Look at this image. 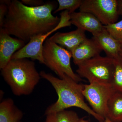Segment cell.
I'll list each match as a JSON object with an SVG mask.
<instances>
[{"label": "cell", "mask_w": 122, "mask_h": 122, "mask_svg": "<svg viewBox=\"0 0 122 122\" xmlns=\"http://www.w3.org/2000/svg\"><path fill=\"white\" fill-rule=\"evenodd\" d=\"M43 56L45 65L56 74L60 78L69 77L79 83L82 81L71 67V53L52 41L49 38L46 39L43 45Z\"/></svg>", "instance_id": "277c9868"}, {"label": "cell", "mask_w": 122, "mask_h": 122, "mask_svg": "<svg viewBox=\"0 0 122 122\" xmlns=\"http://www.w3.org/2000/svg\"><path fill=\"white\" fill-rule=\"evenodd\" d=\"M23 115L12 99H6L0 103V122H20Z\"/></svg>", "instance_id": "5bb4252c"}, {"label": "cell", "mask_w": 122, "mask_h": 122, "mask_svg": "<svg viewBox=\"0 0 122 122\" xmlns=\"http://www.w3.org/2000/svg\"><path fill=\"white\" fill-rule=\"evenodd\" d=\"M58 7L54 12V14L62 10H67L70 14L75 12L79 8L82 3V0H58Z\"/></svg>", "instance_id": "ac0fdd59"}, {"label": "cell", "mask_w": 122, "mask_h": 122, "mask_svg": "<svg viewBox=\"0 0 122 122\" xmlns=\"http://www.w3.org/2000/svg\"><path fill=\"white\" fill-rule=\"evenodd\" d=\"M112 122V121H111L110 120H109V119L107 118H106L105 119V122Z\"/></svg>", "instance_id": "cb8c5ba5"}, {"label": "cell", "mask_w": 122, "mask_h": 122, "mask_svg": "<svg viewBox=\"0 0 122 122\" xmlns=\"http://www.w3.org/2000/svg\"><path fill=\"white\" fill-rule=\"evenodd\" d=\"M24 4L30 7H38L45 4L44 1L42 0H21Z\"/></svg>", "instance_id": "44dd1931"}, {"label": "cell", "mask_w": 122, "mask_h": 122, "mask_svg": "<svg viewBox=\"0 0 122 122\" xmlns=\"http://www.w3.org/2000/svg\"><path fill=\"white\" fill-rule=\"evenodd\" d=\"M114 59V74L111 85L115 91L122 94V56L119 55Z\"/></svg>", "instance_id": "e0dca14e"}, {"label": "cell", "mask_w": 122, "mask_h": 122, "mask_svg": "<svg viewBox=\"0 0 122 122\" xmlns=\"http://www.w3.org/2000/svg\"><path fill=\"white\" fill-rule=\"evenodd\" d=\"M79 9L93 15L103 25L117 22L119 16L117 0H82Z\"/></svg>", "instance_id": "ba28073f"}, {"label": "cell", "mask_w": 122, "mask_h": 122, "mask_svg": "<svg viewBox=\"0 0 122 122\" xmlns=\"http://www.w3.org/2000/svg\"><path fill=\"white\" fill-rule=\"evenodd\" d=\"M71 24L77 28L92 34L93 36L100 32L104 28L103 25L95 16L86 12H75L70 14Z\"/></svg>", "instance_id": "30bf717a"}, {"label": "cell", "mask_w": 122, "mask_h": 122, "mask_svg": "<svg viewBox=\"0 0 122 122\" xmlns=\"http://www.w3.org/2000/svg\"><path fill=\"white\" fill-rule=\"evenodd\" d=\"M117 1L118 13L122 17V0H117Z\"/></svg>", "instance_id": "7402d4cb"}, {"label": "cell", "mask_w": 122, "mask_h": 122, "mask_svg": "<svg viewBox=\"0 0 122 122\" xmlns=\"http://www.w3.org/2000/svg\"><path fill=\"white\" fill-rule=\"evenodd\" d=\"M60 22L56 27L47 33L37 35L30 39V41L22 49L15 52L12 59L30 58L37 60L45 65L43 56V47L46 39L51 34L59 29L66 26H71L70 14L66 10L60 13Z\"/></svg>", "instance_id": "8992f818"}, {"label": "cell", "mask_w": 122, "mask_h": 122, "mask_svg": "<svg viewBox=\"0 0 122 122\" xmlns=\"http://www.w3.org/2000/svg\"><path fill=\"white\" fill-rule=\"evenodd\" d=\"M8 10V5L5 4H0V27L2 28L5 18Z\"/></svg>", "instance_id": "ffe728a7"}, {"label": "cell", "mask_w": 122, "mask_h": 122, "mask_svg": "<svg viewBox=\"0 0 122 122\" xmlns=\"http://www.w3.org/2000/svg\"><path fill=\"white\" fill-rule=\"evenodd\" d=\"M79 122H90L89 121L86 120H85L83 118H80L79 119Z\"/></svg>", "instance_id": "603a6c76"}, {"label": "cell", "mask_w": 122, "mask_h": 122, "mask_svg": "<svg viewBox=\"0 0 122 122\" xmlns=\"http://www.w3.org/2000/svg\"><path fill=\"white\" fill-rule=\"evenodd\" d=\"M46 116L45 122H79L80 119L76 112L66 110Z\"/></svg>", "instance_id": "2e32d148"}, {"label": "cell", "mask_w": 122, "mask_h": 122, "mask_svg": "<svg viewBox=\"0 0 122 122\" xmlns=\"http://www.w3.org/2000/svg\"><path fill=\"white\" fill-rule=\"evenodd\" d=\"M1 70L5 81L17 96L31 94L41 77L35 62L27 58L12 59Z\"/></svg>", "instance_id": "3957f363"}, {"label": "cell", "mask_w": 122, "mask_h": 122, "mask_svg": "<svg viewBox=\"0 0 122 122\" xmlns=\"http://www.w3.org/2000/svg\"><path fill=\"white\" fill-rule=\"evenodd\" d=\"M40 74L41 78L49 82L58 96L56 102L46 110V115L75 107L85 111L99 122H105V119L96 114L85 102L82 93L83 84L76 82L69 77L58 78L43 71Z\"/></svg>", "instance_id": "7a4b0ae2"}, {"label": "cell", "mask_w": 122, "mask_h": 122, "mask_svg": "<svg viewBox=\"0 0 122 122\" xmlns=\"http://www.w3.org/2000/svg\"><path fill=\"white\" fill-rule=\"evenodd\" d=\"M49 38L52 41L71 52L87 38L85 30L77 28L68 32H57Z\"/></svg>", "instance_id": "7c38bea8"}, {"label": "cell", "mask_w": 122, "mask_h": 122, "mask_svg": "<svg viewBox=\"0 0 122 122\" xmlns=\"http://www.w3.org/2000/svg\"></svg>", "instance_id": "484cf974"}, {"label": "cell", "mask_w": 122, "mask_h": 122, "mask_svg": "<svg viewBox=\"0 0 122 122\" xmlns=\"http://www.w3.org/2000/svg\"><path fill=\"white\" fill-rule=\"evenodd\" d=\"M102 51L94 39L86 38L71 52L74 63L76 65H79L100 55Z\"/></svg>", "instance_id": "8fae6325"}, {"label": "cell", "mask_w": 122, "mask_h": 122, "mask_svg": "<svg viewBox=\"0 0 122 122\" xmlns=\"http://www.w3.org/2000/svg\"><path fill=\"white\" fill-rule=\"evenodd\" d=\"M8 6L2 28L9 35L25 43L34 37L49 32L60 22V18L52 14L57 7L53 1L40 7H30L20 1L12 0Z\"/></svg>", "instance_id": "6da1fadb"}, {"label": "cell", "mask_w": 122, "mask_h": 122, "mask_svg": "<svg viewBox=\"0 0 122 122\" xmlns=\"http://www.w3.org/2000/svg\"><path fill=\"white\" fill-rule=\"evenodd\" d=\"M92 38L100 46L107 56L114 59L120 55L122 42L112 37L105 27L100 32L93 36Z\"/></svg>", "instance_id": "4fadbf2b"}, {"label": "cell", "mask_w": 122, "mask_h": 122, "mask_svg": "<svg viewBox=\"0 0 122 122\" xmlns=\"http://www.w3.org/2000/svg\"><path fill=\"white\" fill-rule=\"evenodd\" d=\"M115 92L111 85L94 82L84 85L82 93L92 109L105 119L108 102Z\"/></svg>", "instance_id": "52a82bcc"}, {"label": "cell", "mask_w": 122, "mask_h": 122, "mask_svg": "<svg viewBox=\"0 0 122 122\" xmlns=\"http://www.w3.org/2000/svg\"><path fill=\"white\" fill-rule=\"evenodd\" d=\"M119 54H120V55H121V56H122V48H121V51H120V52Z\"/></svg>", "instance_id": "d4e9b609"}, {"label": "cell", "mask_w": 122, "mask_h": 122, "mask_svg": "<svg viewBox=\"0 0 122 122\" xmlns=\"http://www.w3.org/2000/svg\"><path fill=\"white\" fill-rule=\"evenodd\" d=\"M104 27L112 37L122 42V20L118 22L104 25Z\"/></svg>", "instance_id": "d6986e66"}, {"label": "cell", "mask_w": 122, "mask_h": 122, "mask_svg": "<svg viewBox=\"0 0 122 122\" xmlns=\"http://www.w3.org/2000/svg\"><path fill=\"white\" fill-rule=\"evenodd\" d=\"M107 107L106 118L113 122H122V93L115 92L109 99Z\"/></svg>", "instance_id": "9a60e30c"}, {"label": "cell", "mask_w": 122, "mask_h": 122, "mask_svg": "<svg viewBox=\"0 0 122 122\" xmlns=\"http://www.w3.org/2000/svg\"><path fill=\"white\" fill-rule=\"evenodd\" d=\"M25 45L22 40L12 37L3 28L0 29V69L4 68L13 54Z\"/></svg>", "instance_id": "9c48e42d"}, {"label": "cell", "mask_w": 122, "mask_h": 122, "mask_svg": "<svg viewBox=\"0 0 122 122\" xmlns=\"http://www.w3.org/2000/svg\"><path fill=\"white\" fill-rule=\"evenodd\" d=\"M114 59L100 55L78 66L77 74L87 79L89 83L95 82L111 85L113 76Z\"/></svg>", "instance_id": "5b68a950"}]
</instances>
